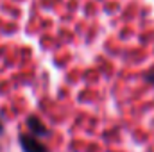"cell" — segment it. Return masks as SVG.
Listing matches in <instances>:
<instances>
[{"mask_svg":"<svg viewBox=\"0 0 154 152\" xmlns=\"http://www.w3.org/2000/svg\"><path fill=\"white\" fill-rule=\"evenodd\" d=\"M20 143H22L23 152H48L47 147L31 134H20Z\"/></svg>","mask_w":154,"mask_h":152,"instance_id":"6da1fadb","label":"cell"},{"mask_svg":"<svg viewBox=\"0 0 154 152\" xmlns=\"http://www.w3.org/2000/svg\"><path fill=\"white\" fill-rule=\"evenodd\" d=\"M27 125H29V129H31L36 136H47V127L39 122L36 116H31V118L27 120Z\"/></svg>","mask_w":154,"mask_h":152,"instance_id":"7a4b0ae2","label":"cell"},{"mask_svg":"<svg viewBox=\"0 0 154 152\" xmlns=\"http://www.w3.org/2000/svg\"><path fill=\"white\" fill-rule=\"evenodd\" d=\"M147 81H149V82H151V84L154 86V70H152V72H149V74H147Z\"/></svg>","mask_w":154,"mask_h":152,"instance_id":"3957f363","label":"cell"},{"mask_svg":"<svg viewBox=\"0 0 154 152\" xmlns=\"http://www.w3.org/2000/svg\"><path fill=\"white\" fill-rule=\"evenodd\" d=\"M0 132H2V122H0Z\"/></svg>","mask_w":154,"mask_h":152,"instance_id":"277c9868","label":"cell"}]
</instances>
